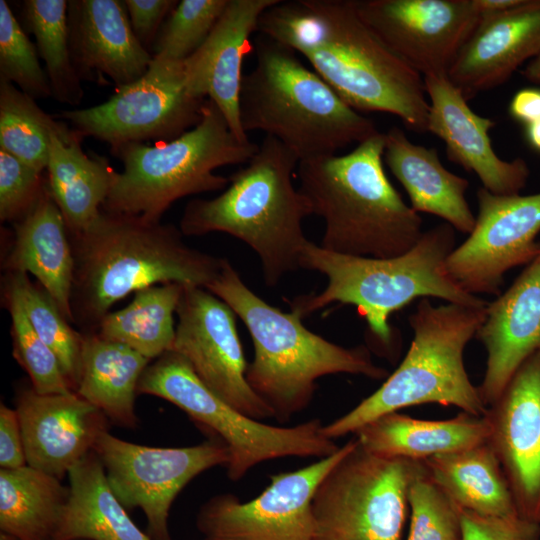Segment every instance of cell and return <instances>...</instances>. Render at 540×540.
<instances>
[{
	"label": "cell",
	"instance_id": "18",
	"mask_svg": "<svg viewBox=\"0 0 540 540\" xmlns=\"http://www.w3.org/2000/svg\"><path fill=\"white\" fill-rule=\"evenodd\" d=\"M520 518L540 524V350L529 356L484 415Z\"/></svg>",
	"mask_w": 540,
	"mask_h": 540
},
{
	"label": "cell",
	"instance_id": "40",
	"mask_svg": "<svg viewBox=\"0 0 540 540\" xmlns=\"http://www.w3.org/2000/svg\"><path fill=\"white\" fill-rule=\"evenodd\" d=\"M408 503L407 540H461V508L432 481L426 466L409 487Z\"/></svg>",
	"mask_w": 540,
	"mask_h": 540
},
{
	"label": "cell",
	"instance_id": "46",
	"mask_svg": "<svg viewBox=\"0 0 540 540\" xmlns=\"http://www.w3.org/2000/svg\"><path fill=\"white\" fill-rule=\"evenodd\" d=\"M522 2L523 0H474L479 15L504 12Z\"/></svg>",
	"mask_w": 540,
	"mask_h": 540
},
{
	"label": "cell",
	"instance_id": "41",
	"mask_svg": "<svg viewBox=\"0 0 540 540\" xmlns=\"http://www.w3.org/2000/svg\"><path fill=\"white\" fill-rule=\"evenodd\" d=\"M42 173L0 149V219L17 221L25 215L43 192Z\"/></svg>",
	"mask_w": 540,
	"mask_h": 540
},
{
	"label": "cell",
	"instance_id": "2",
	"mask_svg": "<svg viewBox=\"0 0 540 540\" xmlns=\"http://www.w3.org/2000/svg\"><path fill=\"white\" fill-rule=\"evenodd\" d=\"M173 224L101 210L70 235L74 256V324L95 332L111 307L130 293L167 283L207 288L225 258L190 247Z\"/></svg>",
	"mask_w": 540,
	"mask_h": 540
},
{
	"label": "cell",
	"instance_id": "12",
	"mask_svg": "<svg viewBox=\"0 0 540 540\" xmlns=\"http://www.w3.org/2000/svg\"><path fill=\"white\" fill-rule=\"evenodd\" d=\"M206 99L186 85L184 61L153 56L147 72L99 105L70 109L61 117L83 137L104 141L111 150L128 143L178 138L202 118Z\"/></svg>",
	"mask_w": 540,
	"mask_h": 540
},
{
	"label": "cell",
	"instance_id": "7",
	"mask_svg": "<svg viewBox=\"0 0 540 540\" xmlns=\"http://www.w3.org/2000/svg\"><path fill=\"white\" fill-rule=\"evenodd\" d=\"M256 63L242 79L240 119L245 133L259 130L299 159L335 155L380 132L349 106L289 47L259 34Z\"/></svg>",
	"mask_w": 540,
	"mask_h": 540
},
{
	"label": "cell",
	"instance_id": "39",
	"mask_svg": "<svg viewBox=\"0 0 540 540\" xmlns=\"http://www.w3.org/2000/svg\"><path fill=\"white\" fill-rule=\"evenodd\" d=\"M0 80L16 84L35 100L51 96L37 48L5 0H0Z\"/></svg>",
	"mask_w": 540,
	"mask_h": 540
},
{
	"label": "cell",
	"instance_id": "5",
	"mask_svg": "<svg viewBox=\"0 0 540 540\" xmlns=\"http://www.w3.org/2000/svg\"><path fill=\"white\" fill-rule=\"evenodd\" d=\"M299 159L283 143L265 135L256 153L231 174L229 185L213 199H193L184 209L180 230L185 236L229 234L258 256L267 287L300 269L309 243L303 221L313 215L306 196L295 188Z\"/></svg>",
	"mask_w": 540,
	"mask_h": 540
},
{
	"label": "cell",
	"instance_id": "45",
	"mask_svg": "<svg viewBox=\"0 0 540 540\" xmlns=\"http://www.w3.org/2000/svg\"><path fill=\"white\" fill-rule=\"evenodd\" d=\"M510 115L526 125L540 119V89L519 90L509 105Z\"/></svg>",
	"mask_w": 540,
	"mask_h": 540
},
{
	"label": "cell",
	"instance_id": "15",
	"mask_svg": "<svg viewBox=\"0 0 540 540\" xmlns=\"http://www.w3.org/2000/svg\"><path fill=\"white\" fill-rule=\"evenodd\" d=\"M478 213L468 238L445 261L448 276L467 293L498 296L505 274L540 254V193L476 192Z\"/></svg>",
	"mask_w": 540,
	"mask_h": 540
},
{
	"label": "cell",
	"instance_id": "11",
	"mask_svg": "<svg viewBox=\"0 0 540 540\" xmlns=\"http://www.w3.org/2000/svg\"><path fill=\"white\" fill-rule=\"evenodd\" d=\"M424 469L423 461L371 454L356 439L315 490V540H401L409 487Z\"/></svg>",
	"mask_w": 540,
	"mask_h": 540
},
{
	"label": "cell",
	"instance_id": "27",
	"mask_svg": "<svg viewBox=\"0 0 540 540\" xmlns=\"http://www.w3.org/2000/svg\"><path fill=\"white\" fill-rule=\"evenodd\" d=\"M354 434L360 446L371 454L424 461L487 441L490 425L485 416L463 411L446 420H422L393 412L367 423Z\"/></svg>",
	"mask_w": 540,
	"mask_h": 540
},
{
	"label": "cell",
	"instance_id": "37",
	"mask_svg": "<svg viewBox=\"0 0 540 540\" xmlns=\"http://www.w3.org/2000/svg\"><path fill=\"white\" fill-rule=\"evenodd\" d=\"M11 318L13 356L28 374L31 387L39 394H68L69 387L55 354L32 327L17 295L3 286Z\"/></svg>",
	"mask_w": 540,
	"mask_h": 540
},
{
	"label": "cell",
	"instance_id": "19",
	"mask_svg": "<svg viewBox=\"0 0 540 540\" xmlns=\"http://www.w3.org/2000/svg\"><path fill=\"white\" fill-rule=\"evenodd\" d=\"M423 78L429 100L427 132L444 142L449 160L474 173L493 194H520L530 176L528 163L496 154L489 136L495 122L475 113L447 76Z\"/></svg>",
	"mask_w": 540,
	"mask_h": 540
},
{
	"label": "cell",
	"instance_id": "32",
	"mask_svg": "<svg viewBox=\"0 0 540 540\" xmlns=\"http://www.w3.org/2000/svg\"><path fill=\"white\" fill-rule=\"evenodd\" d=\"M69 487L29 465L0 470V529L19 540H52Z\"/></svg>",
	"mask_w": 540,
	"mask_h": 540
},
{
	"label": "cell",
	"instance_id": "24",
	"mask_svg": "<svg viewBox=\"0 0 540 540\" xmlns=\"http://www.w3.org/2000/svg\"><path fill=\"white\" fill-rule=\"evenodd\" d=\"M72 60L81 80L110 78L117 88L141 78L153 60L135 36L124 1H68Z\"/></svg>",
	"mask_w": 540,
	"mask_h": 540
},
{
	"label": "cell",
	"instance_id": "34",
	"mask_svg": "<svg viewBox=\"0 0 540 540\" xmlns=\"http://www.w3.org/2000/svg\"><path fill=\"white\" fill-rule=\"evenodd\" d=\"M53 135L71 141L81 134L44 112L14 84L0 80V149L42 173Z\"/></svg>",
	"mask_w": 540,
	"mask_h": 540
},
{
	"label": "cell",
	"instance_id": "26",
	"mask_svg": "<svg viewBox=\"0 0 540 540\" xmlns=\"http://www.w3.org/2000/svg\"><path fill=\"white\" fill-rule=\"evenodd\" d=\"M384 137L383 159L408 194L410 207L470 234L476 217L466 199L468 180L447 170L435 148L411 142L401 128H390Z\"/></svg>",
	"mask_w": 540,
	"mask_h": 540
},
{
	"label": "cell",
	"instance_id": "14",
	"mask_svg": "<svg viewBox=\"0 0 540 540\" xmlns=\"http://www.w3.org/2000/svg\"><path fill=\"white\" fill-rule=\"evenodd\" d=\"M355 442L349 440L306 467L272 475L270 484L250 501L231 493L211 497L197 513V529L204 540H315V490Z\"/></svg>",
	"mask_w": 540,
	"mask_h": 540
},
{
	"label": "cell",
	"instance_id": "29",
	"mask_svg": "<svg viewBox=\"0 0 540 540\" xmlns=\"http://www.w3.org/2000/svg\"><path fill=\"white\" fill-rule=\"evenodd\" d=\"M149 362L126 345L105 340L94 332L83 333L81 375L75 392L109 421L135 428V397Z\"/></svg>",
	"mask_w": 540,
	"mask_h": 540
},
{
	"label": "cell",
	"instance_id": "17",
	"mask_svg": "<svg viewBox=\"0 0 540 540\" xmlns=\"http://www.w3.org/2000/svg\"><path fill=\"white\" fill-rule=\"evenodd\" d=\"M361 20L423 77L447 76L477 25L474 0H353Z\"/></svg>",
	"mask_w": 540,
	"mask_h": 540
},
{
	"label": "cell",
	"instance_id": "36",
	"mask_svg": "<svg viewBox=\"0 0 540 540\" xmlns=\"http://www.w3.org/2000/svg\"><path fill=\"white\" fill-rule=\"evenodd\" d=\"M3 285L17 295L32 327L55 354L75 392L81 375L83 333L73 329L53 298L41 285L34 284L27 273L7 272Z\"/></svg>",
	"mask_w": 540,
	"mask_h": 540
},
{
	"label": "cell",
	"instance_id": "10",
	"mask_svg": "<svg viewBox=\"0 0 540 540\" xmlns=\"http://www.w3.org/2000/svg\"><path fill=\"white\" fill-rule=\"evenodd\" d=\"M138 394L164 399L184 411L228 448L227 476L242 479L256 465L285 457H328L340 448L323 433L317 418L295 426H274L253 419L212 392L195 374L189 362L167 351L149 364L137 388Z\"/></svg>",
	"mask_w": 540,
	"mask_h": 540
},
{
	"label": "cell",
	"instance_id": "43",
	"mask_svg": "<svg viewBox=\"0 0 540 540\" xmlns=\"http://www.w3.org/2000/svg\"><path fill=\"white\" fill-rule=\"evenodd\" d=\"M178 1L176 0H125L132 30L147 49L154 44L157 34Z\"/></svg>",
	"mask_w": 540,
	"mask_h": 540
},
{
	"label": "cell",
	"instance_id": "38",
	"mask_svg": "<svg viewBox=\"0 0 540 540\" xmlns=\"http://www.w3.org/2000/svg\"><path fill=\"white\" fill-rule=\"evenodd\" d=\"M228 0H181L160 28L153 56L185 61L207 39Z\"/></svg>",
	"mask_w": 540,
	"mask_h": 540
},
{
	"label": "cell",
	"instance_id": "13",
	"mask_svg": "<svg viewBox=\"0 0 540 540\" xmlns=\"http://www.w3.org/2000/svg\"><path fill=\"white\" fill-rule=\"evenodd\" d=\"M93 451L121 504L143 511L152 540H171L168 518L178 494L199 474L226 467L230 459L227 446L216 438L188 447H150L109 431L100 435Z\"/></svg>",
	"mask_w": 540,
	"mask_h": 540
},
{
	"label": "cell",
	"instance_id": "44",
	"mask_svg": "<svg viewBox=\"0 0 540 540\" xmlns=\"http://www.w3.org/2000/svg\"><path fill=\"white\" fill-rule=\"evenodd\" d=\"M27 465L23 436L16 409L0 405V466L15 469Z\"/></svg>",
	"mask_w": 540,
	"mask_h": 540
},
{
	"label": "cell",
	"instance_id": "31",
	"mask_svg": "<svg viewBox=\"0 0 540 540\" xmlns=\"http://www.w3.org/2000/svg\"><path fill=\"white\" fill-rule=\"evenodd\" d=\"M423 462L432 481L460 508L485 516H518L500 462L487 441Z\"/></svg>",
	"mask_w": 540,
	"mask_h": 540
},
{
	"label": "cell",
	"instance_id": "28",
	"mask_svg": "<svg viewBox=\"0 0 540 540\" xmlns=\"http://www.w3.org/2000/svg\"><path fill=\"white\" fill-rule=\"evenodd\" d=\"M67 475L69 495L52 540H152L114 494L94 451Z\"/></svg>",
	"mask_w": 540,
	"mask_h": 540
},
{
	"label": "cell",
	"instance_id": "9",
	"mask_svg": "<svg viewBox=\"0 0 540 540\" xmlns=\"http://www.w3.org/2000/svg\"><path fill=\"white\" fill-rule=\"evenodd\" d=\"M258 146L241 142L219 108L206 99L200 122L178 138L154 146L128 143L111 150L123 170L115 171L102 210L160 222L178 199L226 189L228 177L214 171L245 164Z\"/></svg>",
	"mask_w": 540,
	"mask_h": 540
},
{
	"label": "cell",
	"instance_id": "42",
	"mask_svg": "<svg viewBox=\"0 0 540 540\" xmlns=\"http://www.w3.org/2000/svg\"><path fill=\"white\" fill-rule=\"evenodd\" d=\"M461 540H537L540 524L519 516L493 517L461 508Z\"/></svg>",
	"mask_w": 540,
	"mask_h": 540
},
{
	"label": "cell",
	"instance_id": "16",
	"mask_svg": "<svg viewBox=\"0 0 540 540\" xmlns=\"http://www.w3.org/2000/svg\"><path fill=\"white\" fill-rule=\"evenodd\" d=\"M176 315L171 351L184 357L212 392L241 413L259 421L274 417L246 380L248 363L233 310L205 288L184 286Z\"/></svg>",
	"mask_w": 540,
	"mask_h": 540
},
{
	"label": "cell",
	"instance_id": "30",
	"mask_svg": "<svg viewBox=\"0 0 540 540\" xmlns=\"http://www.w3.org/2000/svg\"><path fill=\"white\" fill-rule=\"evenodd\" d=\"M82 138L65 141L53 135L46 168L48 190L70 235L83 232L99 216L115 173L105 157L83 152Z\"/></svg>",
	"mask_w": 540,
	"mask_h": 540
},
{
	"label": "cell",
	"instance_id": "8",
	"mask_svg": "<svg viewBox=\"0 0 540 540\" xmlns=\"http://www.w3.org/2000/svg\"><path fill=\"white\" fill-rule=\"evenodd\" d=\"M486 307L435 306L427 298L421 299L408 319L413 339L402 362L374 393L324 425V435L334 440L380 416L425 403L484 416L487 406L468 377L464 350L483 323Z\"/></svg>",
	"mask_w": 540,
	"mask_h": 540
},
{
	"label": "cell",
	"instance_id": "22",
	"mask_svg": "<svg viewBox=\"0 0 540 540\" xmlns=\"http://www.w3.org/2000/svg\"><path fill=\"white\" fill-rule=\"evenodd\" d=\"M540 52V0L480 15L447 77L469 101L506 82Z\"/></svg>",
	"mask_w": 540,
	"mask_h": 540
},
{
	"label": "cell",
	"instance_id": "50",
	"mask_svg": "<svg viewBox=\"0 0 540 540\" xmlns=\"http://www.w3.org/2000/svg\"><path fill=\"white\" fill-rule=\"evenodd\" d=\"M537 540H540V537Z\"/></svg>",
	"mask_w": 540,
	"mask_h": 540
},
{
	"label": "cell",
	"instance_id": "6",
	"mask_svg": "<svg viewBox=\"0 0 540 540\" xmlns=\"http://www.w3.org/2000/svg\"><path fill=\"white\" fill-rule=\"evenodd\" d=\"M206 289L246 326L254 347L246 380L279 421H288L309 406L316 381L323 376L346 373L376 380L389 376L373 362L367 346L335 344L307 329L294 312L268 304L244 283L227 259Z\"/></svg>",
	"mask_w": 540,
	"mask_h": 540
},
{
	"label": "cell",
	"instance_id": "47",
	"mask_svg": "<svg viewBox=\"0 0 540 540\" xmlns=\"http://www.w3.org/2000/svg\"><path fill=\"white\" fill-rule=\"evenodd\" d=\"M521 74L526 80L540 85V52L526 64Z\"/></svg>",
	"mask_w": 540,
	"mask_h": 540
},
{
	"label": "cell",
	"instance_id": "35",
	"mask_svg": "<svg viewBox=\"0 0 540 540\" xmlns=\"http://www.w3.org/2000/svg\"><path fill=\"white\" fill-rule=\"evenodd\" d=\"M22 18L25 30L35 36L37 52L45 64L51 96L60 103L71 106L80 104L84 92L71 55L68 1L26 0Z\"/></svg>",
	"mask_w": 540,
	"mask_h": 540
},
{
	"label": "cell",
	"instance_id": "23",
	"mask_svg": "<svg viewBox=\"0 0 540 540\" xmlns=\"http://www.w3.org/2000/svg\"><path fill=\"white\" fill-rule=\"evenodd\" d=\"M475 338L487 353L484 377L478 388L488 407L520 365L540 350V254L506 291L488 303Z\"/></svg>",
	"mask_w": 540,
	"mask_h": 540
},
{
	"label": "cell",
	"instance_id": "4",
	"mask_svg": "<svg viewBox=\"0 0 540 540\" xmlns=\"http://www.w3.org/2000/svg\"><path fill=\"white\" fill-rule=\"evenodd\" d=\"M384 143L378 132L349 153L299 161V190L325 223L323 249L384 259L406 253L421 238L422 218L384 171Z\"/></svg>",
	"mask_w": 540,
	"mask_h": 540
},
{
	"label": "cell",
	"instance_id": "48",
	"mask_svg": "<svg viewBox=\"0 0 540 540\" xmlns=\"http://www.w3.org/2000/svg\"><path fill=\"white\" fill-rule=\"evenodd\" d=\"M526 137L529 143L540 151V119L526 125Z\"/></svg>",
	"mask_w": 540,
	"mask_h": 540
},
{
	"label": "cell",
	"instance_id": "20",
	"mask_svg": "<svg viewBox=\"0 0 540 540\" xmlns=\"http://www.w3.org/2000/svg\"><path fill=\"white\" fill-rule=\"evenodd\" d=\"M15 409L27 465L60 480L108 431L107 417L76 392L39 394L30 386L18 391Z\"/></svg>",
	"mask_w": 540,
	"mask_h": 540
},
{
	"label": "cell",
	"instance_id": "25",
	"mask_svg": "<svg viewBox=\"0 0 540 540\" xmlns=\"http://www.w3.org/2000/svg\"><path fill=\"white\" fill-rule=\"evenodd\" d=\"M14 240L3 261L6 272L35 276L74 324L71 295L74 256L64 217L47 186L31 209L14 222Z\"/></svg>",
	"mask_w": 540,
	"mask_h": 540
},
{
	"label": "cell",
	"instance_id": "49",
	"mask_svg": "<svg viewBox=\"0 0 540 540\" xmlns=\"http://www.w3.org/2000/svg\"><path fill=\"white\" fill-rule=\"evenodd\" d=\"M0 540H19V539L11 534L1 532Z\"/></svg>",
	"mask_w": 540,
	"mask_h": 540
},
{
	"label": "cell",
	"instance_id": "21",
	"mask_svg": "<svg viewBox=\"0 0 540 540\" xmlns=\"http://www.w3.org/2000/svg\"><path fill=\"white\" fill-rule=\"evenodd\" d=\"M279 0H228L204 43L184 61L186 85L200 99L211 100L241 142H249L240 119L243 61L254 48L263 12Z\"/></svg>",
	"mask_w": 540,
	"mask_h": 540
},
{
	"label": "cell",
	"instance_id": "1",
	"mask_svg": "<svg viewBox=\"0 0 540 540\" xmlns=\"http://www.w3.org/2000/svg\"><path fill=\"white\" fill-rule=\"evenodd\" d=\"M257 32L302 55L358 112H385L426 133L424 78L361 20L353 0H279L259 18Z\"/></svg>",
	"mask_w": 540,
	"mask_h": 540
},
{
	"label": "cell",
	"instance_id": "33",
	"mask_svg": "<svg viewBox=\"0 0 540 540\" xmlns=\"http://www.w3.org/2000/svg\"><path fill=\"white\" fill-rule=\"evenodd\" d=\"M183 285L160 284L138 290L130 304L109 312L99 323V337L121 343L149 360L171 351L175 339L174 313Z\"/></svg>",
	"mask_w": 540,
	"mask_h": 540
},
{
	"label": "cell",
	"instance_id": "3",
	"mask_svg": "<svg viewBox=\"0 0 540 540\" xmlns=\"http://www.w3.org/2000/svg\"><path fill=\"white\" fill-rule=\"evenodd\" d=\"M455 244L456 230L446 222L424 231L409 251L392 258L342 255L309 241L300 257V269L324 275L327 286L318 294L288 300L290 311L303 319L332 303L354 305L371 336L392 354L397 336L389 317L416 298L435 297L474 307L488 305L448 276L445 261Z\"/></svg>",
	"mask_w": 540,
	"mask_h": 540
}]
</instances>
